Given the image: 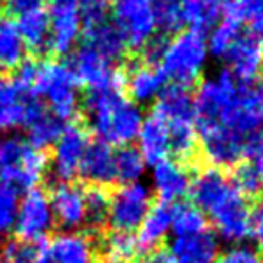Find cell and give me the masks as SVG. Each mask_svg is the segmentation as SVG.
<instances>
[{
    "mask_svg": "<svg viewBox=\"0 0 263 263\" xmlns=\"http://www.w3.org/2000/svg\"><path fill=\"white\" fill-rule=\"evenodd\" d=\"M54 228V215L50 210L49 195L40 188L25 192L18 202L16 218H14V235L18 242L36 243L47 240V235Z\"/></svg>",
    "mask_w": 263,
    "mask_h": 263,
    "instance_id": "ba28073f",
    "label": "cell"
},
{
    "mask_svg": "<svg viewBox=\"0 0 263 263\" xmlns=\"http://www.w3.org/2000/svg\"><path fill=\"white\" fill-rule=\"evenodd\" d=\"M124 86L127 88L129 93L127 99L135 104H147V102L156 101L159 91L166 86L165 77L158 66L145 65L140 59L133 61L127 70H124Z\"/></svg>",
    "mask_w": 263,
    "mask_h": 263,
    "instance_id": "ac0fdd59",
    "label": "cell"
},
{
    "mask_svg": "<svg viewBox=\"0 0 263 263\" xmlns=\"http://www.w3.org/2000/svg\"><path fill=\"white\" fill-rule=\"evenodd\" d=\"M25 59V47L22 43L14 24L0 16V70H14Z\"/></svg>",
    "mask_w": 263,
    "mask_h": 263,
    "instance_id": "f546056e",
    "label": "cell"
},
{
    "mask_svg": "<svg viewBox=\"0 0 263 263\" xmlns=\"http://www.w3.org/2000/svg\"><path fill=\"white\" fill-rule=\"evenodd\" d=\"M109 194L102 186H90L84 190V224L93 231H101L107 224Z\"/></svg>",
    "mask_w": 263,
    "mask_h": 263,
    "instance_id": "d6a6232c",
    "label": "cell"
},
{
    "mask_svg": "<svg viewBox=\"0 0 263 263\" xmlns=\"http://www.w3.org/2000/svg\"><path fill=\"white\" fill-rule=\"evenodd\" d=\"M47 2L49 0H2V9L6 14H13L18 18L22 14L43 9Z\"/></svg>",
    "mask_w": 263,
    "mask_h": 263,
    "instance_id": "b9f144b4",
    "label": "cell"
},
{
    "mask_svg": "<svg viewBox=\"0 0 263 263\" xmlns=\"http://www.w3.org/2000/svg\"><path fill=\"white\" fill-rule=\"evenodd\" d=\"M102 253L106 256V263H133L140 251L133 233L111 231L102 240Z\"/></svg>",
    "mask_w": 263,
    "mask_h": 263,
    "instance_id": "836d02e7",
    "label": "cell"
},
{
    "mask_svg": "<svg viewBox=\"0 0 263 263\" xmlns=\"http://www.w3.org/2000/svg\"><path fill=\"white\" fill-rule=\"evenodd\" d=\"M222 127L247 140L263 127V86L258 83H240L238 99Z\"/></svg>",
    "mask_w": 263,
    "mask_h": 263,
    "instance_id": "5bb4252c",
    "label": "cell"
},
{
    "mask_svg": "<svg viewBox=\"0 0 263 263\" xmlns=\"http://www.w3.org/2000/svg\"><path fill=\"white\" fill-rule=\"evenodd\" d=\"M49 52L65 55L72 52L81 36L79 0H49Z\"/></svg>",
    "mask_w": 263,
    "mask_h": 263,
    "instance_id": "8fae6325",
    "label": "cell"
},
{
    "mask_svg": "<svg viewBox=\"0 0 263 263\" xmlns=\"http://www.w3.org/2000/svg\"><path fill=\"white\" fill-rule=\"evenodd\" d=\"M183 25L206 34L222 18V0H179Z\"/></svg>",
    "mask_w": 263,
    "mask_h": 263,
    "instance_id": "484cf974",
    "label": "cell"
},
{
    "mask_svg": "<svg viewBox=\"0 0 263 263\" xmlns=\"http://www.w3.org/2000/svg\"><path fill=\"white\" fill-rule=\"evenodd\" d=\"M261 66H263V54H261Z\"/></svg>",
    "mask_w": 263,
    "mask_h": 263,
    "instance_id": "bcb514c9",
    "label": "cell"
},
{
    "mask_svg": "<svg viewBox=\"0 0 263 263\" xmlns=\"http://www.w3.org/2000/svg\"><path fill=\"white\" fill-rule=\"evenodd\" d=\"M153 206V194L143 183L122 184L109 195L107 224L113 231L133 233Z\"/></svg>",
    "mask_w": 263,
    "mask_h": 263,
    "instance_id": "52a82bcc",
    "label": "cell"
},
{
    "mask_svg": "<svg viewBox=\"0 0 263 263\" xmlns=\"http://www.w3.org/2000/svg\"><path fill=\"white\" fill-rule=\"evenodd\" d=\"M153 111L166 122V125L195 124L194 93L186 86L166 84L156 97V104H154Z\"/></svg>",
    "mask_w": 263,
    "mask_h": 263,
    "instance_id": "7402d4cb",
    "label": "cell"
},
{
    "mask_svg": "<svg viewBox=\"0 0 263 263\" xmlns=\"http://www.w3.org/2000/svg\"><path fill=\"white\" fill-rule=\"evenodd\" d=\"M208 61L206 36L195 31H179L166 42L158 68L170 84L190 88L199 83Z\"/></svg>",
    "mask_w": 263,
    "mask_h": 263,
    "instance_id": "7a4b0ae2",
    "label": "cell"
},
{
    "mask_svg": "<svg viewBox=\"0 0 263 263\" xmlns=\"http://www.w3.org/2000/svg\"><path fill=\"white\" fill-rule=\"evenodd\" d=\"M251 236L263 251V199L251 208Z\"/></svg>",
    "mask_w": 263,
    "mask_h": 263,
    "instance_id": "7bdbcfd3",
    "label": "cell"
},
{
    "mask_svg": "<svg viewBox=\"0 0 263 263\" xmlns=\"http://www.w3.org/2000/svg\"><path fill=\"white\" fill-rule=\"evenodd\" d=\"M170 224H172V204L159 201L151 206L149 213L145 215L140 228L136 229L138 235L135 238L138 251L156 253L158 247L170 233Z\"/></svg>",
    "mask_w": 263,
    "mask_h": 263,
    "instance_id": "cb8c5ba5",
    "label": "cell"
},
{
    "mask_svg": "<svg viewBox=\"0 0 263 263\" xmlns=\"http://www.w3.org/2000/svg\"><path fill=\"white\" fill-rule=\"evenodd\" d=\"M142 263H143V261H142Z\"/></svg>",
    "mask_w": 263,
    "mask_h": 263,
    "instance_id": "c3c4849f",
    "label": "cell"
},
{
    "mask_svg": "<svg viewBox=\"0 0 263 263\" xmlns=\"http://www.w3.org/2000/svg\"><path fill=\"white\" fill-rule=\"evenodd\" d=\"M172 263H215L218 258L217 235L210 229L190 236H176L168 247Z\"/></svg>",
    "mask_w": 263,
    "mask_h": 263,
    "instance_id": "e0dca14e",
    "label": "cell"
},
{
    "mask_svg": "<svg viewBox=\"0 0 263 263\" xmlns=\"http://www.w3.org/2000/svg\"><path fill=\"white\" fill-rule=\"evenodd\" d=\"M153 13L158 34L168 38L170 34H177L183 27L179 0H153Z\"/></svg>",
    "mask_w": 263,
    "mask_h": 263,
    "instance_id": "e575fe53",
    "label": "cell"
},
{
    "mask_svg": "<svg viewBox=\"0 0 263 263\" xmlns=\"http://www.w3.org/2000/svg\"><path fill=\"white\" fill-rule=\"evenodd\" d=\"M0 263H2V260H0Z\"/></svg>",
    "mask_w": 263,
    "mask_h": 263,
    "instance_id": "7dc6e473",
    "label": "cell"
},
{
    "mask_svg": "<svg viewBox=\"0 0 263 263\" xmlns=\"http://www.w3.org/2000/svg\"><path fill=\"white\" fill-rule=\"evenodd\" d=\"M240 32H242V25L233 24V22L222 20L218 25H215L210 31V40H206L208 55H213L215 59H224Z\"/></svg>",
    "mask_w": 263,
    "mask_h": 263,
    "instance_id": "d590c367",
    "label": "cell"
},
{
    "mask_svg": "<svg viewBox=\"0 0 263 263\" xmlns=\"http://www.w3.org/2000/svg\"><path fill=\"white\" fill-rule=\"evenodd\" d=\"M77 83L72 77L65 63L40 61L38 77H36L32 95L43 97L50 107V113L59 120L66 122L76 118L79 111Z\"/></svg>",
    "mask_w": 263,
    "mask_h": 263,
    "instance_id": "5b68a950",
    "label": "cell"
},
{
    "mask_svg": "<svg viewBox=\"0 0 263 263\" xmlns=\"http://www.w3.org/2000/svg\"><path fill=\"white\" fill-rule=\"evenodd\" d=\"M240 13L243 24H249L246 32L263 43V0H240Z\"/></svg>",
    "mask_w": 263,
    "mask_h": 263,
    "instance_id": "ab89813d",
    "label": "cell"
},
{
    "mask_svg": "<svg viewBox=\"0 0 263 263\" xmlns=\"http://www.w3.org/2000/svg\"><path fill=\"white\" fill-rule=\"evenodd\" d=\"M138 151L145 163L156 165V163L168 159L170 156V133L168 125L159 115L153 113L143 118L142 127L138 133Z\"/></svg>",
    "mask_w": 263,
    "mask_h": 263,
    "instance_id": "603a6c76",
    "label": "cell"
},
{
    "mask_svg": "<svg viewBox=\"0 0 263 263\" xmlns=\"http://www.w3.org/2000/svg\"><path fill=\"white\" fill-rule=\"evenodd\" d=\"M111 4L109 0H79V16L84 29L95 27L102 22L109 20Z\"/></svg>",
    "mask_w": 263,
    "mask_h": 263,
    "instance_id": "f35d334b",
    "label": "cell"
},
{
    "mask_svg": "<svg viewBox=\"0 0 263 263\" xmlns=\"http://www.w3.org/2000/svg\"><path fill=\"white\" fill-rule=\"evenodd\" d=\"M83 109L97 140L109 147H125L138 138L143 115L118 90H88Z\"/></svg>",
    "mask_w": 263,
    "mask_h": 263,
    "instance_id": "6da1fadb",
    "label": "cell"
},
{
    "mask_svg": "<svg viewBox=\"0 0 263 263\" xmlns=\"http://www.w3.org/2000/svg\"><path fill=\"white\" fill-rule=\"evenodd\" d=\"M49 195L54 222L66 229L81 228L84 224V190L76 183H58Z\"/></svg>",
    "mask_w": 263,
    "mask_h": 263,
    "instance_id": "2e32d148",
    "label": "cell"
},
{
    "mask_svg": "<svg viewBox=\"0 0 263 263\" xmlns=\"http://www.w3.org/2000/svg\"><path fill=\"white\" fill-rule=\"evenodd\" d=\"M192 177L183 163L163 159L153 166V188L161 202H174L190 190Z\"/></svg>",
    "mask_w": 263,
    "mask_h": 263,
    "instance_id": "ffe728a7",
    "label": "cell"
},
{
    "mask_svg": "<svg viewBox=\"0 0 263 263\" xmlns=\"http://www.w3.org/2000/svg\"><path fill=\"white\" fill-rule=\"evenodd\" d=\"M254 168H256L258 176H260V179H261V183H263V156L258 158V159H254Z\"/></svg>",
    "mask_w": 263,
    "mask_h": 263,
    "instance_id": "f6af8a7d",
    "label": "cell"
},
{
    "mask_svg": "<svg viewBox=\"0 0 263 263\" xmlns=\"http://www.w3.org/2000/svg\"><path fill=\"white\" fill-rule=\"evenodd\" d=\"M113 24L124 34L129 49L142 50L156 34L153 0H115Z\"/></svg>",
    "mask_w": 263,
    "mask_h": 263,
    "instance_id": "9c48e42d",
    "label": "cell"
},
{
    "mask_svg": "<svg viewBox=\"0 0 263 263\" xmlns=\"http://www.w3.org/2000/svg\"><path fill=\"white\" fill-rule=\"evenodd\" d=\"M261 156H263V127L246 140V158H251L254 161V159Z\"/></svg>",
    "mask_w": 263,
    "mask_h": 263,
    "instance_id": "ee69618b",
    "label": "cell"
},
{
    "mask_svg": "<svg viewBox=\"0 0 263 263\" xmlns=\"http://www.w3.org/2000/svg\"><path fill=\"white\" fill-rule=\"evenodd\" d=\"M45 111V106L38 97L25 95L20 101L0 106V133L27 127L34 118Z\"/></svg>",
    "mask_w": 263,
    "mask_h": 263,
    "instance_id": "83f0119b",
    "label": "cell"
},
{
    "mask_svg": "<svg viewBox=\"0 0 263 263\" xmlns=\"http://www.w3.org/2000/svg\"><path fill=\"white\" fill-rule=\"evenodd\" d=\"M261 54L263 43L251 36L249 32H240L238 38L224 55V61L228 63L229 72L238 83L249 84L254 83L261 68Z\"/></svg>",
    "mask_w": 263,
    "mask_h": 263,
    "instance_id": "9a60e30c",
    "label": "cell"
},
{
    "mask_svg": "<svg viewBox=\"0 0 263 263\" xmlns=\"http://www.w3.org/2000/svg\"><path fill=\"white\" fill-rule=\"evenodd\" d=\"M240 83L228 68L220 70L215 77L199 83L194 93V120L195 129L222 125L238 99Z\"/></svg>",
    "mask_w": 263,
    "mask_h": 263,
    "instance_id": "277c9868",
    "label": "cell"
},
{
    "mask_svg": "<svg viewBox=\"0 0 263 263\" xmlns=\"http://www.w3.org/2000/svg\"><path fill=\"white\" fill-rule=\"evenodd\" d=\"M83 43L90 47V49H93L95 52L101 58H104L107 63H111V65L122 61L129 49L124 34L109 20L102 22V24L95 25V27L84 29Z\"/></svg>",
    "mask_w": 263,
    "mask_h": 263,
    "instance_id": "d4e9b609",
    "label": "cell"
},
{
    "mask_svg": "<svg viewBox=\"0 0 263 263\" xmlns=\"http://www.w3.org/2000/svg\"><path fill=\"white\" fill-rule=\"evenodd\" d=\"M88 143L90 136L83 124L72 122L65 125L61 136L52 147V158L49 159L59 183H72L73 177L79 176V166Z\"/></svg>",
    "mask_w": 263,
    "mask_h": 263,
    "instance_id": "4fadbf2b",
    "label": "cell"
},
{
    "mask_svg": "<svg viewBox=\"0 0 263 263\" xmlns=\"http://www.w3.org/2000/svg\"><path fill=\"white\" fill-rule=\"evenodd\" d=\"M25 129H27V140L25 142L34 149L45 153V149L54 147V143L61 136L63 129H65V122L54 117L50 111H43Z\"/></svg>",
    "mask_w": 263,
    "mask_h": 263,
    "instance_id": "f1b7e54d",
    "label": "cell"
},
{
    "mask_svg": "<svg viewBox=\"0 0 263 263\" xmlns=\"http://www.w3.org/2000/svg\"><path fill=\"white\" fill-rule=\"evenodd\" d=\"M18 202H20L18 190L0 184V238H6L13 231Z\"/></svg>",
    "mask_w": 263,
    "mask_h": 263,
    "instance_id": "74e56055",
    "label": "cell"
},
{
    "mask_svg": "<svg viewBox=\"0 0 263 263\" xmlns=\"http://www.w3.org/2000/svg\"><path fill=\"white\" fill-rule=\"evenodd\" d=\"M145 159L136 147H118V151H115V181L120 184L140 183L145 174Z\"/></svg>",
    "mask_w": 263,
    "mask_h": 263,
    "instance_id": "4dcf8cb0",
    "label": "cell"
},
{
    "mask_svg": "<svg viewBox=\"0 0 263 263\" xmlns=\"http://www.w3.org/2000/svg\"><path fill=\"white\" fill-rule=\"evenodd\" d=\"M14 27L24 47H27L34 55L49 52V16L45 9L18 16Z\"/></svg>",
    "mask_w": 263,
    "mask_h": 263,
    "instance_id": "4316f807",
    "label": "cell"
},
{
    "mask_svg": "<svg viewBox=\"0 0 263 263\" xmlns=\"http://www.w3.org/2000/svg\"><path fill=\"white\" fill-rule=\"evenodd\" d=\"M45 251L52 263H95V247L88 235L65 231L45 240Z\"/></svg>",
    "mask_w": 263,
    "mask_h": 263,
    "instance_id": "d6986e66",
    "label": "cell"
},
{
    "mask_svg": "<svg viewBox=\"0 0 263 263\" xmlns=\"http://www.w3.org/2000/svg\"><path fill=\"white\" fill-rule=\"evenodd\" d=\"M215 263H263L261 254L249 246H236L218 254Z\"/></svg>",
    "mask_w": 263,
    "mask_h": 263,
    "instance_id": "60d3db41",
    "label": "cell"
},
{
    "mask_svg": "<svg viewBox=\"0 0 263 263\" xmlns=\"http://www.w3.org/2000/svg\"><path fill=\"white\" fill-rule=\"evenodd\" d=\"M251 208L246 197L235 190L229 192L213 210L210 218L215 226V231L226 242H243L251 236Z\"/></svg>",
    "mask_w": 263,
    "mask_h": 263,
    "instance_id": "7c38bea8",
    "label": "cell"
},
{
    "mask_svg": "<svg viewBox=\"0 0 263 263\" xmlns=\"http://www.w3.org/2000/svg\"><path fill=\"white\" fill-rule=\"evenodd\" d=\"M49 166V156L20 136L0 138V184L14 190L38 188Z\"/></svg>",
    "mask_w": 263,
    "mask_h": 263,
    "instance_id": "3957f363",
    "label": "cell"
},
{
    "mask_svg": "<svg viewBox=\"0 0 263 263\" xmlns=\"http://www.w3.org/2000/svg\"><path fill=\"white\" fill-rule=\"evenodd\" d=\"M208 229L206 226V217L197 206L194 204H176L172 206V224L170 231L174 236H190L197 235Z\"/></svg>",
    "mask_w": 263,
    "mask_h": 263,
    "instance_id": "1f68e13d",
    "label": "cell"
},
{
    "mask_svg": "<svg viewBox=\"0 0 263 263\" xmlns=\"http://www.w3.org/2000/svg\"><path fill=\"white\" fill-rule=\"evenodd\" d=\"M76 79L77 86H86L88 90H118L122 91L125 83L124 70L115 68L111 63L101 58L88 45H81L65 63Z\"/></svg>",
    "mask_w": 263,
    "mask_h": 263,
    "instance_id": "8992f818",
    "label": "cell"
},
{
    "mask_svg": "<svg viewBox=\"0 0 263 263\" xmlns=\"http://www.w3.org/2000/svg\"><path fill=\"white\" fill-rule=\"evenodd\" d=\"M79 176L91 186L104 188L115 183V151L101 140H90L81 161Z\"/></svg>",
    "mask_w": 263,
    "mask_h": 263,
    "instance_id": "44dd1931",
    "label": "cell"
},
{
    "mask_svg": "<svg viewBox=\"0 0 263 263\" xmlns=\"http://www.w3.org/2000/svg\"><path fill=\"white\" fill-rule=\"evenodd\" d=\"M229 181H231V184L235 186V190L238 192V194H242L246 199L256 197L263 188V183L253 163H240V165H236L235 168H233V174H231V177H229Z\"/></svg>",
    "mask_w": 263,
    "mask_h": 263,
    "instance_id": "8d00e7d4",
    "label": "cell"
},
{
    "mask_svg": "<svg viewBox=\"0 0 263 263\" xmlns=\"http://www.w3.org/2000/svg\"><path fill=\"white\" fill-rule=\"evenodd\" d=\"M197 138L202 158L211 168H235L246 158V140L222 125L201 129Z\"/></svg>",
    "mask_w": 263,
    "mask_h": 263,
    "instance_id": "30bf717a",
    "label": "cell"
}]
</instances>
